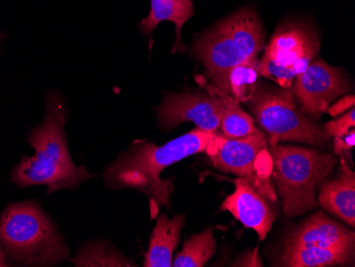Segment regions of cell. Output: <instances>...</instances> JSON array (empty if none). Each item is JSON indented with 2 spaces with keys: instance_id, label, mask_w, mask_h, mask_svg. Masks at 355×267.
I'll use <instances>...</instances> for the list:
<instances>
[{
  "instance_id": "1",
  "label": "cell",
  "mask_w": 355,
  "mask_h": 267,
  "mask_svg": "<svg viewBox=\"0 0 355 267\" xmlns=\"http://www.w3.org/2000/svg\"><path fill=\"white\" fill-rule=\"evenodd\" d=\"M213 135L214 132L196 127L162 146L137 141L110 163L103 173V180L112 190L133 189L146 195L151 218H155L162 207L171 208V198L175 191L173 179H162L161 173L191 155L205 153Z\"/></svg>"
},
{
  "instance_id": "2",
  "label": "cell",
  "mask_w": 355,
  "mask_h": 267,
  "mask_svg": "<svg viewBox=\"0 0 355 267\" xmlns=\"http://www.w3.org/2000/svg\"><path fill=\"white\" fill-rule=\"evenodd\" d=\"M67 119V110L61 95L49 92L43 123L32 129L27 137L35 155L25 157L12 171L11 180L16 187L46 185L47 194H51L63 189L76 190L85 181L97 177L71 160L64 130Z\"/></svg>"
},
{
  "instance_id": "3",
  "label": "cell",
  "mask_w": 355,
  "mask_h": 267,
  "mask_svg": "<svg viewBox=\"0 0 355 267\" xmlns=\"http://www.w3.org/2000/svg\"><path fill=\"white\" fill-rule=\"evenodd\" d=\"M0 244L11 262L55 266L69 258L65 241L35 200L10 203L0 216Z\"/></svg>"
},
{
  "instance_id": "4",
  "label": "cell",
  "mask_w": 355,
  "mask_h": 267,
  "mask_svg": "<svg viewBox=\"0 0 355 267\" xmlns=\"http://www.w3.org/2000/svg\"><path fill=\"white\" fill-rule=\"evenodd\" d=\"M272 159L271 178L281 197L283 214L296 217L317 206V189L337 163L332 153L295 145L269 146Z\"/></svg>"
},
{
  "instance_id": "5",
  "label": "cell",
  "mask_w": 355,
  "mask_h": 267,
  "mask_svg": "<svg viewBox=\"0 0 355 267\" xmlns=\"http://www.w3.org/2000/svg\"><path fill=\"white\" fill-rule=\"evenodd\" d=\"M355 233L324 212L288 231L273 266H354Z\"/></svg>"
},
{
  "instance_id": "6",
  "label": "cell",
  "mask_w": 355,
  "mask_h": 267,
  "mask_svg": "<svg viewBox=\"0 0 355 267\" xmlns=\"http://www.w3.org/2000/svg\"><path fill=\"white\" fill-rule=\"evenodd\" d=\"M265 47V31L257 12L239 10L196 40L191 53L209 78L257 57Z\"/></svg>"
},
{
  "instance_id": "7",
  "label": "cell",
  "mask_w": 355,
  "mask_h": 267,
  "mask_svg": "<svg viewBox=\"0 0 355 267\" xmlns=\"http://www.w3.org/2000/svg\"><path fill=\"white\" fill-rule=\"evenodd\" d=\"M269 146L298 142L327 147L330 137L316 121L299 111L292 92L260 81L252 98L246 103Z\"/></svg>"
},
{
  "instance_id": "8",
  "label": "cell",
  "mask_w": 355,
  "mask_h": 267,
  "mask_svg": "<svg viewBox=\"0 0 355 267\" xmlns=\"http://www.w3.org/2000/svg\"><path fill=\"white\" fill-rule=\"evenodd\" d=\"M205 153L213 167L250 181L261 194L277 203L272 159L264 133L228 139L216 131Z\"/></svg>"
},
{
  "instance_id": "9",
  "label": "cell",
  "mask_w": 355,
  "mask_h": 267,
  "mask_svg": "<svg viewBox=\"0 0 355 267\" xmlns=\"http://www.w3.org/2000/svg\"><path fill=\"white\" fill-rule=\"evenodd\" d=\"M319 49L320 40L312 27L299 21L282 24L259 60L260 76L283 89H291L295 77L317 57Z\"/></svg>"
},
{
  "instance_id": "10",
  "label": "cell",
  "mask_w": 355,
  "mask_h": 267,
  "mask_svg": "<svg viewBox=\"0 0 355 267\" xmlns=\"http://www.w3.org/2000/svg\"><path fill=\"white\" fill-rule=\"evenodd\" d=\"M293 96L301 113L317 119L329 105L350 89L342 69L331 67L324 60H313L293 80Z\"/></svg>"
},
{
  "instance_id": "11",
  "label": "cell",
  "mask_w": 355,
  "mask_h": 267,
  "mask_svg": "<svg viewBox=\"0 0 355 267\" xmlns=\"http://www.w3.org/2000/svg\"><path fill=\"white\" fill-rule=\"evenodd\" d=\"M159 127L173 129L185 121H191L201 130L216 132L220 129L219 98L207 92L168 93L157 109Z\"/></svg>"
},
{
  "instance_id": "12",
  "label": "cell",
  "mask_w": 355,
  "mask_h": 267,
  "mask_svg": "<svg viewBox=\"0 0 355 267\" xmlns=\"http://www.w3.org/2000/svg\"><path fill=\"white\" fill-rule=\"evenodd\" d=\"M233 183L235 191L221 203L220 211L230 212L246 228L254 230L260 241H264L277 218L275 203L246 179L239 177Z\"/></svg>"
},
{
  "instance_id": "13",
  "label": "cell",
  "mask_w": 355,
  "mask_h": 267,
  "mask_svg": "<svg viewBox=\"0 0 355 267\" xmlns=\"http://www.w3.org/2000/svg\"><path fill=\"white\" fill-rule=\"evenodd\" d=\"M338 174L318 185V203L326 212L347 225L355 226V174L344 153Z\"/></svg>"
},
{
  "instance_id": "14",
  "label": "cell",
  "mask_w": 355,
  "mask_h": 267,
  "mask_svg": "<svg viewBox=\"0 0 355 267\" xmlns=\"http://www.w3.org/2000/svg\"><path fill=\"white\" fill-rule=\"evenodd\" d=\"M185 218V214L175 215L171 219L167 218L166 214H161L157 217L143 266H173V251L180 243L181 231L184 227Z\"/></svg>"
},
{
  "instance_id": "15",
  "label": "cell",
  "mask_w": 355,
  "mask_h": 267,
  "mask_svg": "<svg viewBox=\"0 0 355 267\" xmlns=\"http://www.w3.org/2000/svg\"><path fill=\"white\" fill-rule=\"evenodd\" d=\"M201 89L217 95L219 98V110H220V129L219 132L228 139H239L248 135H257L262 131L255 126L252 117L241 109L239 101L223 93L218 87L209 85L205 78L197 76Z\"/></svg>"
},
{
  "instance_id": "16",
  "label": "cell",
  "mask_w": 355,
  "mask_h": 267,
  "mask_svg": "<svg viewBox=\"0 0 355 267\" xmlns=\"http://www.w3.org/2000/svg\"><path fill=\"white\" fill-rule=\"evenodd\" d=\"M191 0H151L150 13L139 24L144 35L150 37L153 30L161 21H168L175 24V41L171 53L185 51L182 43V31L184 24L193 15Z\"/></svg>"
},
{
  "instance_id": "17",
  "label": "cell",
  "mask_w": 355,
  "mask_h": 267,
  "mask_svg": "<svg viewBox=\"0 0 355 267\" xmlns=\"http://www.w3.org/2000/svg\"><path fill=\"white\" fill-rule=\"evenodd\" d=\"M259 60L260 58L257 55L214 76L211 78L212 85L239 103H248L262 78L259 71Z\"/></svg>"
},
{
  "instance_id": "18",
  "label": "cell",
  "mask_w": 355,
  "mask_h": 267,
  "mask_svg": "<svg viewBox=\"0 0 355 267\" xmlns=\"http://www.w3.org/2000/svg\"><path fill=\"white\" fill-rule=\"evenodd\" d=\"M216 252L214 229L205 228L201 232L191 235L183 243L182 250L178 252L173 266L202 267Z\"/></svg>"
},
{
  "instance_id": "19",
  "label": "cell",
  "mask_w": 355,
  "mask_h": 267,
  "mask_svg": "<svg viewBox=\"0 0 355 267\" xmlns=\"http://www.w3.org/2000/svg\"><path fill=\"white\" fill-rule=\"evenodd\" d=\"M71 262L76 266L85 267H133L135 263L125 258L119 250L112 247L109 243L98 242L87 243L81 247Z\"/></svg>"
},
{
  "instance_id": "20",
  "label": "cell",
  "mask_w": 355,
  "mask_h": 267,
  "mask_svg": "<svg viewBox=\"0 0 355 267\" xmlns=\"http://www.w3.org/2000/svg\"><path fill=\"white\" fill-rule=\"evenodd\" d=\"M355 127V110L354 107L349 110L342 117L334 121L324 123V132L329 137H338L346 135Z\"/></svg>"
},
{
  "instance_id": "21",
  "label": "cell",
  "mask_w": 355,
  "mask_h": 267,
  "mask_svg": "<svg viewBox=\"0 0 355 267\" xmlns=\"http://www.w3.org/2000/svg\"><path fill=\"white\" fill-rule=\"evenodd\" d=\"M232 266L244 267H262V258H261L259 250L257 248L252 250L245 251L236 260L233 262Z\"/></svg>"
},
{
  "instance_id": "22",
  "label": "cell",
  "mask_w": 355,
  "mask_h": 267,
  "mask_svg": "<svg viewBox=\"0 0 355 267\" xmlns=\"http://www.w3.org/2000/svg\"><path fill=\"white\" fill-rule=\"evenodd\" d=\"M355 132L354 129L347 132L342 137H334L333 141V153L334 155H340L345 151H349L354 147Z\"/></svg>"
},
{
  "instance_id": "23",
  "label": "cell",
  "mask_w": 355,
  "mask_h": 267,
  "mask_svg": "<svg viewBox=\"0 0 355 267\" xmlns=\"http://www.w3.org/2000/svg\"><path fill=\"white\" fill-rule=\"evenodd\" d=\"M354 95H346L333 105H329L327 112L332 117H340L349 110L354 107Z\"/></svg>"
},
{
  "instance_id": "24",
  "label": "cell",
  "mask_w": 355,
  "mask_h": 267,
  "mask_svg": "<svg viewBox=\"0 0 355 267\" xmlns=\"http://www.w3.org/2000/svg\"><path fill=\"white\" fill-rule=\"evenodd\" d=\"M8 266L7 256H6L5 250L0 244V267Z\"/></svg>"
}]
</instances>
